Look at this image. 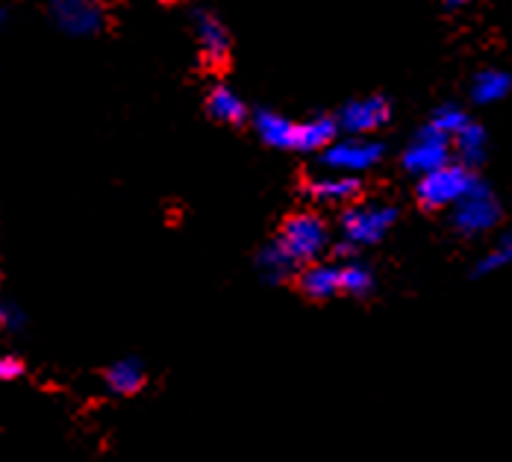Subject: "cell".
<instances>
[{
    "mask_svg": "<svg viewBox=\"0 0 512 462\" xmlns=\"http://www.w3.org/2000/svg\"><path fill=\"white\" fill-rule=\"evenodd\" d=\"M327 242H330V230H327L324 218L315 212H298L283 221L277 248L298 265V262L318 259V254L327 248Z\"/></svg>",
    "mask_w": 512,
    "mask_h": 462,
    "instance_id": "cell-1",
    "label": "cell"
},
{
    "mask_svg": "<svg viewBox=\"0 0 512 462\" xmlns=\"http://www.w3.org/2000/svg\"><path fill=\"white\" fill-rule=\"evenodd\" d=\"M474 174L465 165H442L430 174H424L418 180V204L424 209H445V206H457L465 198V192L474 186Z\"/></svg>",
    "mask_w": 512,
    "mask_h": 462,
    "instance_id": "cell-2",
    "label": "cell"
},
{
    "mask_svg": "<svg viewBox=\"0 0 512 462\" xmlns=\"http://www.w3.org/2000/svg\"><path fill=\"white\" fill-rule=\"evenodd\" d=\"M395 218H398V209L395 206H351L342 215V230H345L348 245H374V242H380L389 233V227L395 224Z\"/></svg>",
    "mask_w": 512,
    "mask_h": 462,
    "instance_id": "cell-3",
    "label": "cell"
},
{
    "mask_svg": "<svg viewBox=\"0 0 512 462\" xmlns=\"http://www.w3.org/2000/svg\"><path fill=\"white\" fill-rule=\"evenodd\" d=\"M498 221H501V204H498V198L492 195L489 186L474 183V186L465 192V198L457 204V212H454L457 230L468 233V236H471V233H486V230H492Z\"/></svg>",
    "mask_w": 512,
    "mask_h": 462,
    "instance_id": "cell-4",
    "label": "cell"
},
{
    "mask_svg": "<svg viewBox=\"0 0 512 462\" xmlns=\"http://www.w3.org/2000/svg\"><path fill=\"white\" fill-rule=\"evenodd\" d=\"M53 24L65 36L89 39L103 30L101 0H51Z\"/></svg>",
    "mask_w": 512,
    "mask_h": 462,
    "instance_id": "cell-5",
    "label": "cell"
},
{
    "mask_svg": "<svg viewBox=\"0 0 512 462\" xmlns=\"http://www.w3.org/2000/svg\"><path fill=\"white\" fill-rule=\"evenodd\" d=\"M448 162H451V139L436 133L430 124L424 130H418V136L412 139V145L404 154V168L412 174H421V177Z\"/></svg>",
    "mask_w": 512,
    "mask_h": 462,
    "instance_id": "cell-6",
    "label": "cell"
},
{
    "mask_svg": "<svg viewBox=\"0 0 512 462\" xmlns=\"http://www.w3.org/2000/svg\"><path fill=\"white\" fill-rule=\"evenodd\" d=\"M380 156H383V145L351 136L345 142L327 145L321 151V165H327L333 171H368L371 165H377Z\"/></svg>",
    "mask_w": 512,
    "mask_h": 462,
    "instance_id": "cell-7",
    "label": "cell"
},
{
    "mask_svg": "<svg viewBox=\"0 0 512 462\" xmlns=\"http://www.w3.org/2000/svg\"><path fill=\"white\" fill-rule=\"evenodd\" d=\"M392 109H389V101L380 98V95H371V98H359V101L345 103L336 115V127L351 133V136H365L377 127H383L389 121Z\"/></svg>",
    "mask_w": 512,
    "mask_h": 462,
    "instance_id": "cell-8",
    "label": "cell"
},
{
    "mask_svg": "<svg viewBox=\"0 0 512 462\" xmlns=\"http://www.w3.org/2000/svg\"><path fill=\"white\" fill-rule=\"evenodd\" d=\"M195 36H198V48L204 53L209 65H224L230 59V30L224 27V21L212 12L198 9L195 12Z\"/></svg>",
    "mask_w": 512,
    "mask_h": 462,
    "instance_id": "cell-9",
    "label": "cell"
},
{
    "mask_svg": "<svg viewBox=\"0 0 512 462\" xmlns=\"http://www.w3.org/2000/svg\"><path fill=\"white\" fill-rule=\"evenodd\" d=\"M254 127L259 133V139L271 148H280V151H295V139H298V124L289 121L286 115L280 112H271V109H259L254 115Z\"/></svg>",
    "mask_w": 512,
    "mask_h": 462,
    "instance_id": "cell-10",
    "label": "cell"
},
{
    "mask_svg": "<svg viewBox=\"0 0 512 462\" xmlns=\"http://www.w3.org/2000/svg\"><path fill=\"white\" fill-rule=\"evenodd\" d=\"M309 198L318 204H348L359 195V180L348 177V174H333V177H318L307 186Z\"/></svg>",
    "mask_w": 512,
    "mask_h": 462,
    "instance_id": "cell-11",
    "label": "cell"
},
{
    "mask_svg": "<svg viewBox=\"0 0 512 462\" xmlns=\"http://www.w3.org/2000/svg\"><path fill=\"white\" fill-rule=\"evenodd\" d=\"M336 118L330 115H315L304 124H298V139H295V151H324L327 145L336 142Z\"/></svg>",
    "mask_w": 512,
    "mask_h": 462,
    "instance_id": "cell-12",
    "label": "cell"
},
{
    "mask_svg": "<svg viewBox=\"0 0 512 462\" xmlns=\"http://www.w3.org/2000/svg\"><path fill=\"white\" fill-rule=\"evenodd\" d=\"M206 112L224 124H242L248 118V106L242 103V98L230 86H221V83L212 86V92L206 95Z\"/></svg>",
    "mask_w": 512,
    "mask_h": 462,
    "instance_id": "cell-13",
    "label": "cell"
},
{
    "mask_svg": "<svg viewBox=\"0 0 512 462\" xmlns=\"http://www.w3.org/2000/svg\"><path fill=\"white\" fill-rule=\"evenodd\" d=\"M301 292L312 301H327L339 292V268L336 265H312L301 274Z\"/></svg>",
    "mask_w": 512,
    "mask_h": 462,
    "instance_id": "cell-14",
    "label": "cell"
},
{
    "mask_svg": "<svg viewBox=\"0 0 512 462\" xmlns=\"http://www.w3.org/2000/svg\"><path fill=\"white\" fill-rule=\"evenodd\" d=\"M510 74L501 68H486L474 77L471 83V98L477 103H498L510 95Z\"/></svg>",
    "mask_w": 512,
    "mask_h": 462,
    "instance_id": "cell-15",
    "label": "cell"
},
{
    "mask_svg": "<svg viewBox=\"0 0 512 462\" xmlns=\"http://www.w3.org/2000/svg\"><path fill=\"white\" fill-rule=\"evenodd\" d=\"M106 383L118 395H136L145 386V371L136 360H121L106 371Z\"/></svg>",
    "mask_w": 512,
    "mask_h": 462,
    "instance_id": "cell-16",
    "label": "cell"
},
{
    "mask_svg": "<svg viewBox=\"0 0 512 462\" xmlns=\"http://www.w3.org/2000/svg\"><path fill=\"white\" fill-rule=\"evenodd\" d=\"M454 142H457V154H460L465 168L483 162V156H486V130L480 124H471L468 121L460 133L454 136Z\"/></svg>",
    "mask_w": 512,
    "mask_h": 462,
    "instance_id": "cell-17",
    "label": "cell"
},
{
    "mask_svg": "<svg viewBox=\"0 0 512 462\" xmlns=\"http://www.w3.org/2000/svg\"><path fill=\"white\" fill-rule=\"evenodd\" d=\"M374 286V277L365 265H345L339 268V292H348L354 298H365Z\"/></svg>",
    "mask_w": 512,
    "mask_h": 462,
    "instance_id": "cell-18",
    "label": "cell"
},
{
    "mask_svg": "<svg viewBox=\"0 0 512 462\" xmlns=\"http://www.w3.org/2000/svg\"><path fill=\"white\" fill-rule=\"evenodd\" d=\"M259 268H262L265 280H271V283H283V280L295 271V262L286 257L277 245H271L268 251H262V257H259Z\"/></svg>",
    "mask_w": 512,
    "mask_h": 462,
    "instance_id": "cell-19",
    "label": "cell"
},
{
    "mask_svg": "<svg viewBox=\"0 0 512 462\" xmlns=\"http://www.w3.org/2000/svg\"><path fill=\"white\" fill-rule=\"evenodd\" d=\"M465 124H468V115L462 112L460 106H454V103H448V106H439V109L433 112V121H430V127H433L436 133H442L445 139L457 136Z\"/></svg>",
    "mask_w": 512,
    "mask_h": 462,
    "instance_id": "cell-20",
    "label": "cell"
},
{
    "mask_svg": "<svg viewBox=\"0 0 512 462\" xmlns=\"http://www.w3.org/2000/svg\"><path fill=\"white\" fill-rule=\"evenodd\" d=\"M24 374V362L9 357V354H0V380H15Z\"/></svg>",
    "mask_w": 512,
    "mask_h": 462,
    "instance_id": "cell-21",
    "label": "cell"
},
{
    "mask_svg": "<svg viewBox=\"0 0 512 462\" xmlns=\"http://www.w3.org/2000/svg\"><path fill=\"white\" fill-rule=\"evenodd\" d=\"M507 257H510V248L504 245V251H495L492 257H486V262H480V265H477V274H486V271H492V268L504 265V262H507Z\"/></svg>",
    "mask_w": 512,
    "mask_h": 462,
    "instance_id": "cell-22",
    "label": "cell"
},
{
    "mask_svg": "<svg viewBox=\"0 0 512 462\" xmlns=\"http://www.w3.org/2000/svg\"><path fill=\"white\" fill-rule=\"evenodd\" d=\"M448 6H462V3H468V0H445Z\"/></svg>",
    "mask_w": 512,
    "mask_h": 462,
    "instance_id": "cell-23",
    "label": "cell"
},
{
    "mask_svg": "<svg viewBox=\"0 0 512 462\" xmlns=\"http://www.w3.org/2000/svg\"><path fill=\"white\" fill-rule=\"evenodd\" d=\"M0 24H3V15H0Z\"/></svg>",
    "mask_w": 512,
    "mask_h": 462,
    "instance_id": "cell-24",
    "label": "cell"
}]
</instances>
